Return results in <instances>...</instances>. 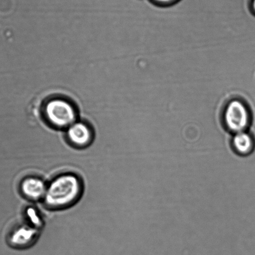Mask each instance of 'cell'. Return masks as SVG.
I'll return each mask as SVG.
<instances>
[{
    "instance_id": "obj_1",
    "label": "cell",
    "mask_w": 255,
    "mask_h": 255,
    "mask_svg": "<svg viewBox=\"0 0 255 255\" xmlns=\"http://www.w3.org/2000/svg\"><path fill=\"white\" fill-rule=\"evenodd\" d=\"M82 192L80 180L76 175L66 174L59 175L47 186L44 201L51 209H63L73 205Z\"/></svg>"
},
{
    "instance_id": "obj_2",
    "label": "cell",
    "mask_w": 255,
    "mask_h": 255,
    "mask_svg": "<svg viewBox=\"0 0 255 255\" xmlns=\"http://www.w3.org/2000/svg\"><path fill=\"white\" fill-rule=\"evenodd\" d=\"M44 113L50 125L59 128H68L76 123L75 108L68 101L54 99L48 101L44 108Z\"/></svg>"
},
{
    "instance_id": "obj_3",
    "label": "cell",
    "mask_w": 255,
    "mask_h": 255,
    "mask_svg": "<svg viewBox=\"0 0 255 255\" xmlns=\"http://www.w3.org/2000/svg\"><path fill=\"white\" fill-rule=\"evenodd\" d=\"M225 122L232 132H244L250 123L249 111L244 104L238 100L230 102L225 110Z\"/></svg>"
},
{
    "instance_id": "obj_4",
    "label": "cell",
    "mask_w": 255,
    "mask_h": 255,
    "mask_svg": "<svg viewBox=\"0 0 255 255\" xmlns=\"http://www.w3.org/2000/svg\"><path fill=\"white\" fill-rule=\"evenodd\" d=\"M67 136L72 144L79 147H86L93 139L92 130L86 124L82 122L74 123L69 127Z\"/></svg>"
},
{
    "instance_id": "obj_5",
    "label": "cell",
    "mask_w": 255,
    "mask_h": 255,
    "mask_svg": "<svg viewBox=\"0 0 255 255\" xmlns=\"http://www.w3.org/2000/svg\"><path fill=\"white\" fill-rule=\"evenodd\" d=\"M46 189L45 183L38 177H27L21 184V192L24 197L34 201L43 199Z\"/></svg>"
},
{
    "instance_id": "obj_6",
    "label": "cell",
    "mask_w": 255,
    "mask_h": 255,
    "mask_svg": "<svg viewBox=\"0 0 255 255\" xmlns=\"http://www.w3.org/2000/svg\"><path fill=\"white\" fill-rule=\"evenodd\" d=\"M232 147L240 155H248L254 150L255 142L251 135L246 132L235 133L232 139Z\"/></svg>"
},
{
    "instance_id": "obj_7",
    "label": "cell",
    "mask_w": 255,
    "mask_h": 255,
    "mask_svg": "<svg viewBox=\"0 0 255 255\" xmlns=\"http://www.w3.org/2000/svg\"><path fill=\"white\" fill-rule=\"evenodd\" d=\"M36 236V232L33 228L22 226L14 230L10 242L14 246L24 247L33 242Z\"/></svg>"
},
{
    "instance_id": "obj_8",
    "label": "cell",
    "mask_w": 255,
    "mask_h": 255,
    "mask_svg": "<svg viewBox=\"0 0 255 255\" xmlns=\"http://www.w3.org/2000/svg\"><path fill=\"white\" fill-rule=\"evenodd\" d=\"M156 3L160 4H168L174 3L177 0H153Z\"/></svg>"
},
{
    "instance_id": "obj_9",
    "label": "cell",
    "mask_w": 255,
    "mask_h": 255,
    "mask_svg": "<svg viewBox=\"0 0 255 255\" xmlns=\"http://www.w3.org/2000/svg\"><path fill=\"white\" fill-rule=\"evenodd\" d=\"M252 8L254 9V11L255 13V0H253L252 1Z\"/></svg>"
}]
</instances>
